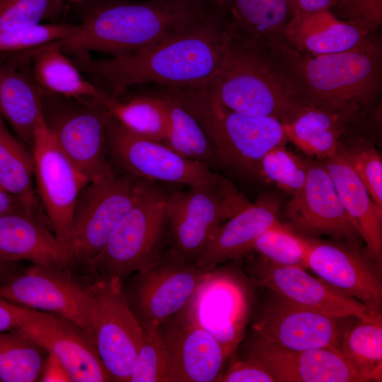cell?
I'll use <instances>...</instances> for the list:
<instances>
[{
	"mask_svg": "<svg viewBox=\"0 0 382 382\" xmlns=\"http://www.w3.org/2000/svg\"><path fill=\"white\" fill-rule=\"evenodd\" d=\"M43 382H73L69 371L61 360L47 352L40 380Z\"/></svg>",
	"mask_w": 382,
	"mask_h": 382,
	"instance_id": "cell-44",
	"label": "cell"
},
{
	"mask_svg": "<svg viewBox=\"0 0 382 382\" xmlns=\"http://www.w3.org/2000/svg\"><path fill=\"white\" fill-rule=\"evenodd\" d=\"M42 91L33 77L0 62V115L30 150L42 117Z\"/></svg>",
	"mask_w": 382,
	"mask_h": 382,
	"instance_id": "cell-30",
	"label": "cell"
},
{
	"mask_svg": "<svg viewBox=\"0 0 382 382\" xmlns=\"http://www.w3.org/2000/svg\"><path fill=\"white\" fill-rule=\"evenodd\" d=\"M141 179L113 168L88 181L74 211L69 250L72 260L90 267L110 234L134 204Z\"/></svg>",
	"mask_w": 382,
	"mask_h": 382,
	"instance_id": "cell-8",
	"label": "cell"
},
{
	"mask_svg": "<svg viewBox=\"0 0 382 382\" xmlns=\"http://www.w3.org/2000/svg\"><path fill=\"white\" fill-rule=\"evenodd\" d=\"M210 12L166 0L112 1L96 8L59 41L66 54L125 55L156 44Z\"/></svg>",
	"mask_w": 382,
	"mask_h": 382,
	"instance_id": "cell-3",
	"label": "cell"
},
{
	"mask_svg": "<svg viewBox=\"0 0 382 382\" xmlns=\"http://www.w3.org/2000/svg\"><path fill=\"white\" fill-rule=\"evenodd\" d=\"M308 266L330 286L381 313V265L359 240L313 239Z\"/></svg>",
	"mask_w": 382,
	"mask_h": 382,
	"instance_id": "cell-15",
	"label": "cell"
},
{
	"mask_svg": "<svg viewBox=\"0 0 382 382\" xmlns=\"http://www.w3.org/2000/svg\"><path fill=\"white\" fill-rule=\"evenodd\" d=\"M284 40L295 50L311 54L357 50L376 40L374 34L340 20L330 10L290 18Z\"/></svg>",
	"mask_w": 382,
	"mask_h": 382,
	"instance_id": "cell-27",
	"label": "cell"
},
{
	"mask_svg": "<svg viewBox=\"0 0 382 382\" xmlns=\"http://www.w3.org/2000/svg\"><path fill=\"white\" fill-rule=\"evenodd\" d=\"M330 11L371 34L382 24V0H337Z\"/></svg>",
	"mask_w": 382,
	"mask_h": 382,
	"instance_id": "cell-42",
	"label": "cell"
},
{
	"mask_svg": "<svg viewBox=\"0 0 382 382\" xmlns=\"http://www.w3.org/2000/svg\"><path fill=\"white\" fill-rule=\"evenodd\" d=\"M249 260L248 270L254 283L298 304L342 318L370 320L381 315L304 268L274 263L260 256Z\"/></svg>",
	"mask_w": 382,
	"mask_h": 382,
	"instance_id": "cell-17",
	"label": "cell"
},
{
	"mask_svg": "<svg viewBox=\"0 0 382 382\" xmlns=\"http://www.w3.org/2000/svg\"><path fill=\"white\" fill-rule=\"evenodd\" d=\"M162 105L168 123L166 146L185 158L219 169L214 148L196 118L159 87L148 88Z\"/></svg>",
	"mask_w": 382,
	"mask_h": 382,
	"instance_id": "cell-31",
	"label": "cell"
},
{
	"mask_svg": "<svg viewBox=\"0 0 382 382\" xmlns=\"http://www.w3.org/2000/svg\"><path fill=\"white\" fill-rule=\"evenodd\" d=\"M177 2L190 6L216 11L219 0H166Z\"/></svg>",
	"mask_w": 382,
	"mask_h": 382,
	"instance_id": "cell-48",
	"label": "cell"
},
{
	"mask_svg": "<svg viewBox=\"0 0 382 382\" xmlns=\"http://www.w3.org/2000/svg\"><path fill=\"white\" fill-rule=\"evenodd\" d=\"M46 352L21 330L0 332V382L39 381Z\"/></svg>",
	"mask_w": 382,
	"mask_h": 382,
	"instance_id": "cell-35",
	"label": "cell"
},
{
	"mask_svg": "<svg viewBox=\"0 0 382 382\" xmlns=\"http://www.w3.org/2000/svg\"><path fill=\"white\" fill-rule=\"evenodd\" d=\"M161 88L200 124L221 170L259 179V166L264 156L287 141L280 121L233 111L217 102L205 85Z\"/></svg>",
	"mask_w": 382,
	"mask_h": 382,
	"instance_id": "cell-4",
	"label": "cell"
},
{
	"mask_svg": "<svg viewBox=\"0 0 382 382\" xmlns=\"http://www.w3.org/2000/svg\"><path fill=\"white\" fill-rule=\"evenodd\" d=\"M205 86L217 102L233 111L283 124L306 107L267 50L230 41L220 67Z\"/></svg>",
	"mask_w": 382,
	"mask_h": 382,
	"instance_id": "cell-5",
	"label": "cell"
},
{
	"mask_svg": "<svg viewBox=\"0 0 382 382\" xmlns=\"http://www.w3.org/2000/svg\"><path fill=\"white\" fill-rule=\"evenodd\" d=\"M77 25L40 23L33 26L0 31V52L30 50L46 43L61 40L71 35Z\"/></svg>",
	"mask_w": 382,
	"mask_h": 382,
	"instance_id": "cell-40",
	"label": "cell"
},
{
	"mask_svg": "<svg viewBox=\"0 0 382 382\" xmlns=\"http://www.w3.org/2000/svg\"><path fill=\"white\" fill-rule=\"evenodd\" d=\"M72 1H82V0H72Z\"/></svg>",
	"mask_w": 382,
	"mask_h": 382,
	"instance_id": "cell-50",
	"label": "cell"
},
{
	"mask_svg": "<svg viewBox=\"0 0 382 382\" xmlns=\"http://www.w3.org/2000/svg\"><path fill=\"white\" fill-rule=\"evenodd\" d=\"M16 209L30 212L18 197L0 187V215Z\"/></svg>",
	"mask_w": 382,
	"mask_h": 382,
	"instance_id": "cell-47",
	"label": "cell"
},
{
	"mask_svg": "<svg viewBox=\"0 0 382 382\" xmlns=\"http://www.w3.org/2000/svg\"><path fill=\"white\" fill-rule=\"evenodd\" d=\"M250 204L225 178L170 192L166 207L169 253L195 263L215 229Z\"/></svg>",
	"mask_w": 382,
	"mask_h": 382,
	"instance_id": "cell-7",
	"label": "cell"
},
{
	"mask_svg": "<svg viewBox=\"0 0 382 382\" xmlns=\"http://www.w3.org/2000/svg\"><path fill=\"white\" fill-rule=\"evenodd\" d=\"M209 272L169 252L151 267L139 272L134 301L141 323L161 325L180 311Z\"/></svg>",
	"mask_w": 382,
	"mask_h": 382,
	"instance_id": "cell-20",
	"label": "cell"
},
{
	"mask_svg": "<svg viewBox=\"0 0 382 382\" xmlns=\"http://www.w3.org/2000/svg\"><path fill=\"white\" fill-rule=\"evenodd\" d=\"M11 263L0 259V286L15 274L10 272L9 266Z\"/></svg>",
	"mask_w": 382,
	"mask_h": 382,
	"instance_id": "cell-49",
	"label": "cell"
},
{
	"mask_svg": "<svg viewBox=\"0 0 382 382\" xmlns=\"http://www.w3.org/2000/svg\"><path fill=\"white\" fill-rule=\"evenodd\" d=\"M21 330L65 365L74 382L112 381L94 340L81 327L58 315L18 305Z\"/></svg>",
	"mask_w": 382,
	"mask_h": 382,
	"instance_id": "cell-18",
	"label": "cell"
},
{
	"mask_svg": "<svg viewBox=\"0 0 382 382\" xmlns=\"http://www.w3.org/2000/svg\"><path fill=\"white\" fill-rule=\"evenodd\" d=\"M216 382H276L272 375L260 364L245 359L233 363Z\"/></svg>",
	"mask_w": 382,
	"mask_h": 382,
	"instance_id": "cell-43",
	"label": "cell"
},
{
	"mask_svg": "<svg viewBox=\"0 0 382 382\" xmlns=\"http://www.w3.org/2000/svg\"><path fill=\"white\" fill-rule=\"evenodd\" d=\"M279 203L265 195L219 225L212 234L195 264L208 271L227 260L242 258L252 252L257 238L279 223Z\"/></svg>",
	"mask_w": 382,
	"mask_h": 382,
	"instance_id": "cell-24",
	"label": "cell"
},
{
	"mask_svg": "<svg viewBox=\"0 0 382 382\" xmlns=\"http://www.w3.org/2000/svg\"><path fill=\"white\" fill-rule=\"evenodd\" d=\"M216 10L231 42L268 50L285 42L286 0H219Z\"/></svg>",
	"mask_w": 382,
	"mask_h": 382,
	"instance_id": "cell-25",
	"label": "cell"
},
{
	"mask_svg": "<svg viewBox=\"0 0 382 382\" xmlns=\"http://www.w3.org/2000/svg\"><path fill=\"white\" fill-rule=\"evenodd\" d=\"M341 318L272 291L264 301L261 317L253 328L257 337L294 350L340 349L339 342L345 330L340 325Z\"/></svg>",
	"mask_w": 382,
	"mask_h": 382,
	"instance_id": "cell-19",
	"label": "cell"
},
{
	"mask_svg": "<svg viewBox=\"0 0 382 382\" xmlns=\"http://www.w3.org/2000/svg\"><path fill=\"white\" fill-rule=\"evenodd\" d=\"M42 111L55 141L88 181L113 168L105 141L110 113L103 105L42 91Z\"/></svg>",
	"mask_w": 382,
	"mask_h": 382,
	"instance_id": "cell-9",
	"label": "cell"
},
{
	"mask_svg": "<svg viewBox=\"0 0 382 382\" xmlns=\"http://www.w3.org/2000/svg\"><path fill=\"white\" fill-rule=\"evenodd\" d=\"M118 277H97L90 284L95 301L93 334L99 357L112 381L129 382L142 325Z\"/></svg>",
	"mask_w": 382,
	"mask_h": 382,
	"instance_id": "cell-12",
	"label": "cell"
},
{
	"mask_svg": "<svg viewBox=\"0 0 382 382\" xmlns=\"http://www.w3.org/2000/svg\"><path fill=\"white\" fill-rule=\"evenodd\" d=\"M19 329L18 305L0 298V332Z\"/></svg>",
	"mask_w": 382,
	"mask_h": 382,
	"instance_id": "cell-46",
	"label": "cell"
},
{
	"mask_svg": "<svg viewBox=\"0 0 382 382\" xmlns=\"http://www.w3.org/2000/svg\"><path fill=\"white\" fill-rule=\"evenodd\" d=\"M285 215L299 235L315 239L360 240L357 224L344 208L332 180L320 161H308L306 181L292 195Z\"/></svg>",
	"mask_w": 382,
	"mask_h": 382,
	"instance_id": "cell-16",
	"label": "cell"
},
{
	"mask_svg": "<svg viewBox=\"0 0 382 382\" xmlns=\"http://www.w3.org/2000/svg\"><path fill=\"white\" fill-rule=\"evenodd\" d=\"M228 42L221 16L212 11L146 49L103 59L88 54L72 59L111 96L119 97L139 86L207 85L220 67Z\"/></svg>",
	"mask_w": 382,
	"mask_h": 382,
	"instance_id": "cell-1",
	"label": "cell"
},
{
	"mask_svg": "<svg viewBox=\"0 0 382 382\" xmlns=\"http://www.w3.org/2000/svg\"><path fill=\"white\" fill-rule=\"evenodd\" d=\"M0 259L8 262L64 269L72 261L68 249L45 224L42 216L26 209L0 215Z\"/></svg>",
	"mask_w": 382,
	"mask_h": 382,
	"instance_id": "cell-23",
	"label": "cell"
},
{
	"mask_svg": "<svg viewBox=\"0 0 382 382\" xmlns=\"http://www.w3.org/2000/svg\"><path fill=\"white\" fill-rule=\"evenodd\" d=\"M105 141L110 161L120 170L140 179L191 186L224 178L207 165L132 132L110 114Z\"/></svg>",
	"mask_w": 382,
	"mask_h": 382,
	"instance_id": "cell-10",
	"label": "cell"
},
{
	"mask_svg": "<svg viewBox=\"0 0 382 382\" xmlns=\"http://www.w3.org/2000/svg\"><path fill=\"white\" fill-rule=\"evenodd\" d=\"M345 329L340 350L359 381L382 380V316Z\"/></svg>",
	"mask_w": 382,
	"mask_h": 382,
	"instance_id": "cell-34",
	"label": "cell"
},
{
	"mask_svg": "<svg viewBox=\"0 0 382 382\" xmlns=\"http://www.w3.org/2000/svg\"><path fill=\"white\" fill-rule=\"evenodd\" d=\"M306 106L335 110L357 103L367 108L381 85V48L375 40L341 52L311 54L286 42L267 50Z\"/></svg>",
	"mask_w": 382,
	"mask_h": 382,
	"instance_id": "cell-2",
	"label": "cell"
},
{
	"mask_svg": "<svg viewBox=\"0 0 382 382\" xmlns=\"http://www.w3.org/2000/svg\"><path fill=\"white\" fill-rule=\"evenodd\" d=\"M337 151L346 159L371 198L382 208V158L374 143L353 130L340 140Z\"/></svg>",
	"mask_w": 382,
	"mask_h": 382,
	"instance_id": "cell-36",
	"label": "cell"
},
{
	"mask_svg": "<svg viewBox=\"0 0 382 382\" xmlns=\"http://www.w3.org/2000/svg\"><path fill=\"white\" fill-rule=\"evenodd\" d=\"M250 307L245 281L230 269L214 268L179 312L212 335L229 357L243 338Z\"/></svg>",
	"mask_w": 382,
	"mask_h": 382,
	"instance_id": "cell-14",
	"label": "cell"
},
{
	"mask_svg": "<svg viewBox=\"0 0 382 382\" xmlns=\"http://www.w3.org/2000/svg\"><path fill=\"white\" fill-rule=\"evenodd\" d=\"M320 161L330 174L344 208L357 224L368 251L382 265V208L340 154L337 151Z\"/></svg>",
	"mask_w": 382,
	"mask_h": 382,
	"instance_id": "cell-28",
	"label": "cell"
},
{
	"mask_svg": "<svg viewBox=\"0 0 382 382\" xmlns=\"http://www.w3.org/2000/svg\"><path fill=\"white\" fill-rule=\"evenodd\" d=\"M102 105L129 129L166 145L167 116L158 98L149 89L119 97L109 93Z\"/></svg>",
	"mask_w": 382,
	"mask_h": 382,
	"instance_id": "cell-33",
	"label": "cell"
},
{
	"mask_svg": "<svg viewBox=\"0 0 382 382\" xmlns=\"http://www.w3.org/2000/svg\"><path fill=\"white\" fill-rule=\"evenodd\" d=\"M308 167V161L289 150L286 144L280 145L269 151L262 158L259 179L294 195L303 186Z\"/></svg>",
	"mask_w": 382,
	"mask_h": 382,
	"instance_id": "cell-39",
	"label": "cell"
},
{
	"mask_svg": "<svg viewBox=\"0 0 382 382\" xmlns=\"http://www.w3.org/2000/svg\"><path fill=\"white\" fill-rule=\"evenodd\" d=\"M364 108L357 103L335 110L306 106L295 119L283 124L287 141L322 161L337 152L340 140L353 131Z\"/></svg>",
	"mask_w": 382,
	"mask_h": 382,
	"instance_id": "cell-26",
	"label": "cell"
},
{
	"mask_svg": "<svg viewBox=\"0 0 382 382\" xmlns=\"http://www.w3.org/2000/svg\"><path fill=\"white\" fill-rule=\"evenodd\" d=\"M30 151L38 198L52 231L69 250L75 205L88 180L59 148L43 117L34 132Z\"/></svg>",
	"mask_w": 382,
	"mask_h": 382,
	"instance_id": "cell-13",
	"label": "cell"
},
{
	"mask_svg": "<svg viewBox=\"0 0 382 382\" xmlns=\"http://www.w3.org/2000/svg\"><path fill=\"white\" fill-rule=\"evenodd\" d=\"M4 121L0 115V187L18 197L31 212L41 216L33 185L31 151L9 131Z\"/></svg>",
	"mask_w": 382,
	"mask_h": 382,
	"instance_id": "cell-32",
	"label": "cell"
},
{
	"mask_svg": "<svg viewBox=\"0 0 382 382\" xmlns=\"http://www.w3.org/2000/svg\"><path fill=\"white\" fill-rule=\"evenodd\" d=\"M0 298L65 318L83 329L95 342V301L90 284L81 282L66 268L32 264L0 286Z\"/></svg>",
	"mask_w": 382,
	"mask_h": 382,
	"instance_id": "cell-11",
	"label": "cell"
},
{
	"mask_svg": "<svg viewBox=\"0 0 382 382\" xmlns=\"http://www.w3.org/2000/svg\"><path fill=\"white\" fill-rule=\"evenodd\" d=\"M28 54L32 77L43 92L102 105L108 93L83 76L59 40L28 50Z\"/></svg>",
	"mask_w": 382,
	"mask_h": 382,
	"instance_id": "cell-29",
	"label": "cell"
},
{
	"mask_svg": "<svg viewBox=\"0 0 382 382\" xmlns=\"http://www.w3.org/2000/svg\"><path fill=\"white\" fill-rule=\"evenodd\" d=\"M312 242L279 222L257 238L252 252L274 263L308 269Z\"/></svg>",
	"mask_w": 382,
	"mask_h": 382,
	"instance_id": "cell-38",
	"label": "cell"
},
{
	"mask_svg": "<svg viewBox=\"0 0 382 382\" xmlns=\"http://www.w3.org/2000/svg\"><path fill=\"white\" fill-rule=\"evenodd\" d=\"M245 359L262 365L276 382H359L335 347L294 350L257 337Z\"/></svg>",
	"mask_w": 382,
	"mask_h": 382,
	"instance_id": "cell-21",
	"label": "cell"
},
{
	"mask_svg": "<svg viewBox=\"0 0 382 382\" xmlns=\"http://www.w3.org/2000/svg\"><path fill=\"white\" fill-rule=\"evenodd\" d=\"M142 336L129 382H175L160 325L141 323Z\"/></svg>",
	"mask_w": 382,
	"mask_h": 382,
	"instance_id": "cell-37",
	"label": "cell"
},
{
	"mask_svg": "<svg viewBox=\"0 0 382 382\" xmlns=\"http://www.w3.org/2000/svg\"><path fill=\"white\" fill-rule=\"evenodd\" d=\"M60 0H0V31L42 23L54 16Z\"/></svg>",
	"mask_w": 382,
	"mask_h": 382,
	"instance_id": "cell-41",
	"label": "cell"
},
{
	"mask_svg": "<svg viewBox=\"0 0 382 382\" xmlns=\"http://www.w3.org/2000/svg\"><path fill=\"white\" fill-rule=\"evenodd\" d=\"M160 329L175 382H216L228 356L212 335L180 312Z\"/></svg>",
	"mask_w": 382,
	"mask_h": 382,
	"instance_id": "cell-22",
	"label": "cell"
},
{
	"mask_svg": "<svg viewBox=\"0 0 382 382\" xmlns=\"http://www.w3.org/2000/svg\"><path fill=\"white\" fill-rule=\"evenodd\" d=\"M170 192L156 182L141 179L134 204L89 267L97 277L122 279L161 260L159 247L167 226L166 207Z\"/></svg>",
	"mask_w": 382,
	"mask_h": 382,
	"instance_id": "cell-6",
	"label": "cell"
},
{
	"mask_svg": "<svg viewBox=\"0 0 382 382\" xmlns=\"http://www.w3.org/2000/svg\"><path fill=\"white\" fill-rule=\"evenodd\" d=\"M289 19L302 14L330 10L337 0H286Z\"/></svg>",
	"mask_w": 382,
	"mask_h": 382,
	"instance_id": "cell-45",
	"label": "cell"
}]
</instances>
